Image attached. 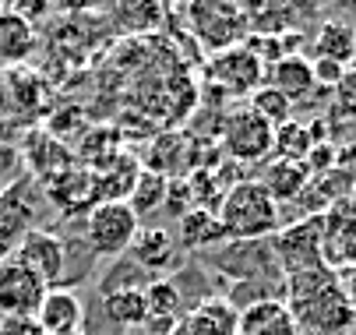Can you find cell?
Here are the masks:
<instances>
[{
    "label": "cell",
    "mask_w": 356,
    "mask_h": 335,
    "mask_svg": "<svg viewBox=\"0 0 356 335\" xmlns=\"http://www.w3.org/2000/svg\"><path fill=\"white\" fill-rule=\"evenodd\" d=\"M286 307L296 318L300 335H349L353 332V304L346 300L339 275L328 265H314L286 275Z\"/></svg>",
    "instance_id": "6da1fadb"
},
{
    "label": "cell",
    "mask_w": 356,
    "mask_h": 335,
    "mask_svg": "<svg viewBox=\"0 0 356 335\" xmlns=\"http://www.w3.org/2000/svg\"><path fill=\"white\" fill-rule=\"evenodd\" d=\"M226 240H272L282 229V212L258 180H236L216 205Z\"/></svg>",
    "instance_id": "7a4b0ae2"
},
{
    "label": "cell",
    "mask_w": 356,
    "mask_h": 335,
    "mask_svg": "<svg viewBox=\"0 0 356 335\" xmlns=\"http://www.w3.org/2000/svg\"><path fill=\"white\" fill-rule=\"evenodd\" d=\"M138 229H141V219L134 215L127 202H95L81 226V244L92 258L117 261L131 251Z\"/></svg>",
    "instance_id": "3957f363"
},
{
    "label": "cell",
    "mask_w": 356,
    "mask_h": 335,
    "mask_svg": "<svg viewBox=\"0 0 356 335\" xmlns=\"http://www.w3.org/2000/svg\"><path fill=\"white\" fill-rule=\"evenodd\" d=\"M272 145H275V127L250 106H236L222 117V149L229 159L243 166L265 163L272 156Z\"/></svg>",
    "instance_id": "277c9868"
},
{
    "label": "cell",
    "mask_w": 356,
    "mask_h": 335,
    "mask_svg": "<svg viewBox=\"0 0 356 335\" xmlns=\"http://www.w3.org/2000/svg\"><path fill=\"white\" fill-rule=\"evenodd\" d=\"M321 240H325V215H303L293 226L279 229L272 236V251H275V261H279L282 275L325 265Z\"/></svg>",
    "instance_id": "5b68a950"
},
{
    "label": "cell",
    "mask_w": 356,
    "mask_h": 335,
    "mask_svg": "<svg viewBox=\"0 0 356 335\" xmlns=\"http://www.w3.org/2000/svg\"><path fill=\"white\" fill-rule=\"evenodd\" d=\"M32 229H35L32 177H22L15 183H4V190H0V261L11 258Z\"/></svg>",
    "instance_id": "8992f818"
},
{
    "label": "cell",
    "mask_w": 356,
    "mask_h": 335,
    "mask_svg": "<svg viewBox=\"0 0 356 335\" xmlns=\"http://www.w3.org/2000/svg\"><path fill=\"white\" fill-rule=\"evenodd\" d=\"M46 293L49 286L22 261L15 258L0 261V318H35Z\"/></svg>",
    "instance_id": "52a82bcc"
},
{
    "label": "cell",
    "mask_w": 356,
    "mask_h": 335,
    "mask_svg": "<svg viewBox=\"0 0 356 335\" xmlns=\"http://www.w3.org/2000/svg\"><path fill=\"white\" fill-rule=\"evenodd\" d=\"M209 78L229 95H250L265 85V64L250 46H233L209 60Z\"/></svg>",
    "instance_id": "ba28073f"
},
{
    "label": "cell",
    "mask_w": 356,
    "mask_h": 335,
    "mask_svg": "<svg viewBox=\"0 0 356 335\" xmlns=\"http://www.w3.org/2000/svg\"><path fill=\"white\" fill-rule=\"evenodd\" d=\"M15 261H22L29 272H35L49 290H57L64 282V272H67V244L60 233H49V229H32L25 240L18 244V251L11 254Z\"/></svg>",
    "instance_id": "9c48e42d"
},
{
    "label": "cell",
    "mask_w": 356,
    "mask_h": 335,
    "mask_svg": "<svg viewBox=\"0 0 356 335\" xmlns=\"http://www.w3.org/2000/svg\"><path fill=\"white\" fill-rule=\"evenodd\" d=\"M177 335H240V311L226 297H201L184 311Z\"/></svg>",
    "instance_id": "30bf717a"
},
{
    "label": "cell",
    "mask_w": 356,
    "mask_h": 335,
    "mask_svg": "<svg viewBox=\"0 0 356 335\" xmlns=\"http://www.w3.org/2000/svg\"><path fill=\"white\" fill-rule=\"evenodd\" d=\"M321 258L332 272L356 265V209L335 205L325 215V240H321Z\"/></svg>",
    "instance_id": "8fae6325"
},
{
    "label": "cell",
    "mask_w": 356,
    "mask_h": 335,
    "mask_svg": "<svg viewBox=\"0 0 356 335\" xmlns=\"http://www.w3.org/2000/svg\"><path fill=\"white\" fill-rule=\"evenodd\" d=\"M177 254H180V247H177L173 233L166 226H141L138 236H134V244H131V251H127V258L134 265H141L152 279L166 275L173 268Z\"/></svg>",
    "instance_id": "7c38bea8"
},
{
    "label": "cell",
    "mask_w": 356,
    "mask_h": 335,
    "mask_svg": "<svg viewBox=\"0 0 356 335\" xmlns=\"http://www.w3.org/2000/svg\"><path fill=\"white\" fill-rule=\"evenodd\" d=\"M265 85H272L275 92H282L293 106H296V103H307L311 95H314V88H318L311 57H303V54H286V57H279L275 64L265 67Z\"/></svg>",
    "instance_id": "4fadbf2b"
},
{
    "label": "cell",
    "mask_w": 356,
    "mask_h": 335,
    "mask_svg": "<svg viewBox=\"0 0 356 335\" xmlns=\"http://www.w3.org/2000/svg\"><path fill=\"white\" fill-rule=\"evenodd\" d=\"M35 321L46 335H71V332H85V304L74 290L57 286L49 290L46 300L35 311Z\"/></svg>",
    "instance_id": "5bb4252c"
},
{
    "label": "cell",
    "mask_w": 356,
    "mask_h": 335,
    "mask_svg": "<svg viewBox=\"0 0 356 335\" xmlns=\"http://www.w3.org/2000/svg\"><path fill=\"white\" fill-rule=\"evenodd\" d=\"M191 18H194L197 32H201V28L219 32V35H216V50H219V54L240 46V39H243V32H247V15H243L240 8H229V4H197V8H191Z\"/></svg>",
    "instance_id": "9a60e30c"
},
{
    "label": "cell",
    "mask_w": 356,
    "mask_h": 335,
    "mask_svg": "<svg viewBox=\"0 0 356 335\" xmlns=\"http://www.w3.org/2000/svg\"><path fill=\"white\" fill-rule=\"evenodd\" d=\"M240 335H300L286 300H258L240 311Z\"/></svg>",
    "instance_id": "2e32d148"
},
{
    "label": "cell",
    "mask_w": 356,
    "mask_h": 335,
    "mask_svg": "<svg viewBox=\"0 0 356 335\" xmlns=\"http://www.w3.org/2000/svg\"><path fill=\"white\" fill-rule=\"evenodd\" d=\"M311 60H332V64L349 67L356 60V28L339 18L321 22L311 42Z\"/></svg>",
    "instance_id": "e0dca14e"
},
{
    "label": "cell",
    "mask_w": 356,
    "mask_h": 335,
    "mask_svg": "<svg viewBox=\"0 0 356 335\" xmlns=\"http://www.w3.org/2000/svg\"><path fill=\"white\" fill-rule=\"evenodd\" d=\"M258 183L268 190V198H272L275 205H286V202H296L303 190H307V183H311V170H307V163L272 159V163L261 170Z\"/></svg>",
    "instance_id": "ac0fdd59"
},
{
    "label": "cell",
    "mask_w": 356,
    "mask_h": 335,
    "mask_svg": "<svg viewBox=\"0 0 356 335\" xmlns=\"http://www.w3.org/2000/svg\"><path fill=\"white\" fill-rule=\"evenodd\" d=\"M177 247L191 251V254H201V251H209L216 244H222L226 236H222V226L216 219V212L209 209H187L180 219H177Z\"/></svg>",
    "instance_id": "d6986e66"
},
{
    "label": "cell",
    "mask_w": 356,
    "mask_h": 335,
    "mask_svg": "<svg viewBox=\"0 0 356 335\" xmlns=\"http://www.w3.org/2000/svg\"><path fill=\"white\" fill-rule=\"evenodd\" d=\"M35 50V28L22 11H0V64H22Z\"/></svg>",
    "instance_id": "ffe728a7"
},
{
    "label": "cell",
    "mask_w": 356,
    "mask_h": 335,
    "mask_svg": "<svg viewBox=\"0 0 356 335\" xmlns=\"http://www.w3.org/2000/svg\"><path fill=\"white\" fill-rule=\"evenodd\" d=\"M103 314H106V321H113L117 328H141V325H148L145 290H124V293L103 297Z\"/></svg>",
    "instance_id": "44dd1931"
},
{
    "label": "cell",
    "mask_w": 356,
    "mask_h": 335,
    "mask_svg": "<svg viewBox=\"0 0 356 335\" xmlns=\"http://www.w3.org/2000/svg\"><path fill=\"white\" fill-rule=\"evenodd\" d=\"M318 145L314 134L307 124L300 120H289L282 127H275V145H272V156L275 159H286V163H307L311 149Z\"/></svg>",
    "instance_id": "7402d4cb"
},
{
    "label": "cell",
    "mask_w": 356,
    "mask_h": 335,
    "mask_svg": "<svg viewBox=\"0 0 356 335\" xmlns=\"http://www.w3.org/2000/svg\"><path fill=\"white\" fill-rule=\"evenodd\" d=\"M166 190H170V180L163 177V170H141V173H138V183H134V190H131V198H127V205H131L134 215L141 219L145 212H156V209L163 205Z\"/></svg>",
    "instance_id": "603a6c76"
},
{
    "label": "cell",
    "mask_w": 356,
    "mask_h": 335,
    "mask_svg": "<svg viewBox=\"0 0 356 335\" xmlns=\"http://www.w3.org/2000/svg\"><path fill=\"white\" fill-rule=\"evenodd\" d=\"M148 282H152V275L124 254V258H117L113 268L103 275V282H99V293L110 297V293H124V290H145Z\"/></svg>",
    "instance_id": "cb8c5ba5"
},
{
    "label": "cell",
    "mask_w": 356,
    "mask_h": 335,
    "mask_svg": "<svg viewBox=\"0 0 356 335\" xmlns=\"http://www.w3.org/2000/svg\"><path fill=\"white\" fill-rule=\"evenodd\" d=\"M258 117H265L272 127H282V124H289L293 120V103L286 99L282 92H275L272 85H261L258 92L250 95V103H247Z\"/></svg>",
    "instance_id": "d4e9b609"
},
{
    "label": "cell",
    "mask_w": 356,
    "mask_h": 335,
    "mask_svg": "<svg viewBox=\"0 0 356 335\" xmlns=\"http://www.w3.org/2000/svg\"><path fill=\"white\" fill-rule=\"evenodd\" d=\"M332 110H335V117L356 124V60L346 67L342 81L332 88Z\"/></svg>",
    "instance_id": "484cf974"
},
{
    "label": "cell",
    "mask_w": 356,
    "mask_h": 335,
    "mask_svg": "<svg viewBox=\"0 0 356 335\" xmlns=\"http://www.w3.org/2000/svg\"><path fill=\"white\" fill-rule=\"evenodd\" d=\"M311 67H314V81H318V88H335L339 81H342V74H346V67L342 64H332V60H311Z\"/></svg>",
    "instance_id": "4316f807"
},
{
    "label": "cell",
    "mask_w": 356,
    "mask_h": 335,
    "mask_svg": "<svg viewBox=\"0 0 356 335\" xmlns=\"http://www.w3.org/2000/svg\"><path fill=\"white\" fill-rule=\"evenodd\" d=\"M0 335H46L35 318H0Z\"/></svg>",
    "instance_id": "83f0119b"
},
{
    "label": "cell",
    "mask_w": 356,
    "mask_h": 335,
    "mask_svg": "<svg viewBox=\"0 0 356 335\" xmlns=\"http://www.w3.org/2000/svg\"><path fill=\"white\" fill-rule=\"evenodd\" d=\"M335 275H339V286H342L346 300H349V304H353V311H356V265H349V268H339Z\"/></svg>",
    "instance_id": "f1b7e54d"
},
{
    "label": "cell",
    "mask_w": 356,
    "mask_h": 335,
    "mask_svg": "<svg viewBox=\"0 0 356 335\" xmlns=\"http://www.w3.org/2000/svg\"><path fill=\"white\" fill-rule=\"evenodd\" d=\"M349 335H356V318H353V332H349Z\"/></svg>",
    "instance_id": "f546056e"
},
{
    "label": "cell",
    "mask_w": 356,
    "mask_h": 335,
    "mask_svg": "<svg viewBox=\"0 0 356 335\" xmlns=\"http://www.w3.org/2000/svg\"><path fill=\"white\" fill-rule=\"evenodd\" d=\"M0 190H4V180H0Z\"/></svg>",
    "instance_id": "4dcf8cb0"
}]
</instances>
